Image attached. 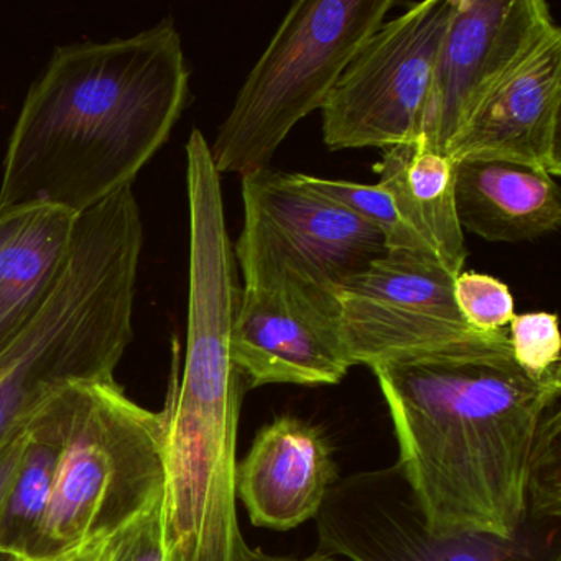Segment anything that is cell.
<instances>
[{"label":"cell","mask_w":561,"mask_h":561,"mask_svg":"<svg viewBox=\"0 0 561 561\" xmlns=\"http://www.w3.org/2000/svg\"><path fill=\"white\" fill-rule=\"evenodd\" d=\"M244 222L234 244L244 285L287 287L328 318L344 282L387 254L379 229L271 167L241 176Z\"/></svg>","instance_id":"cell-7"},{"label":"cell","mask_w":561,"mask_h":561,"mask_svg":"<svg viewBox=\"0 0 561 561\" xmlns=\"http://www.w3.org/2000/svg\"><path fill=\"white\" fill-rule=\"evenodd\" d=\"M455 275L425 259L387 252L333 290L330 318L354 366L481 336L459 313Z\"/></svg>","instance_id":"cell-9"},{"label":"cell","mask_w":561,"mask_h":561,"mask_svg":"<svg viewBox=\"0 0 561 561\" xmlns=\"http://www.w3.org/2000/svg\"><path fill=\"white\" fill-rule=\"evenodd\" d=\"M459 313L478 333L505 330L514 320V297L507 285L479 272H459L453 285Z\"/></svg>","instance_id":"cell-20"},{"label":"cell","mask_w":561,"mask_h":561,"mask_svg":"<svg viewBox=\"0 0 561 561\" xmlns=\"http://www.w3.org/2000/svg\"><path fill=\"white\" fill-rule=\"evenodd\" d=\"M78 215L55 206L28 209L0 249V354L50 295L70 251Z\"/></svg>","instance_id":"cell-16"},{"label":"cell","mask_w":561,"mask_h":561,"mask_svg":"<svg viewBox=\"0 0 561 561\" xmlns=\"http://www.w3.org/2000/svg\"><path fill=\"white\" fill-rule=\"evenodd\" d=\"M560 432L557 402L541 419L528 465L527 505L538 517H560Z\"/></svg>","instance_id":"cell-19"},{"label":"cell","mask_w":561,"mask_h":561,"mask_svg":"<svg viewBox=\"0 0 561 561\" xmlns=\"http://www.w3.org/2000/svg\"><path fill=\"white\" fill-rule=\"evenodd\" d=\"M104 540L88 541V543L80 545L67 553L58 554V557L50 558H12V561H98L101 550H103Z\"/></svg>","instance_id":"cell-25"},{"label":"cell","mask_w":561,"mask_h":561,"mask_svg":"<svg viewBox=\"0 0 561 561\" xmlns=\"http://www.w3.org/2000/svg\"><path fill=\"white\" fill-rule=\"evenodd\" d=\"M561 31L551 25L489 91L446 156L505 160L560 176Z\"/></svg>","instance_id":"cell-11"},{"label":"cell","mask_w":561,"mask_h":561,"mask_svg":"<svg viewBox=\"0 0 561 561\" xmlns=\"http://www.w3.org/2000/svg\"><path fill=\"white\" fill-rule=\"evenodd\" d=\"M455 206L462 231L489 242L537 241L561 225L557 180L505 160L455 162Z\"/></svg>","instance_id":"cell-14"},{"label":"cell","mask_w":561,"mask_h":561,"mask_svg":"<svg viewBox=\"0 0 561 561\" xmlns=\"http://www.w3.org/2000/svg\"><path fill=\"white\" fill-rule=\"evenodd\" d=\"M370 370L430 538L511 540L527 515L531 449L560 399L561 367L525 373L505 328Z\"/></svg>","instance_id":"cell-1"},{"label":"cell","mask_w":561,"mask_h":561,"mask_svg":"<svg viewBox=\"0 0 561 561\" xmlns=\"http://www.w3.org/2000/svg\"><path fill=\"white\" fill-rule=\"evenodd\" d=\"M27 213L28 209H4V211L0 209V249L22 225Z\"/></svg>","instance_id":"cell-26"},{"label":"cell","mask_w":561,"mask_h":561,"mask_svg":"<svg viewBox=\"0 0 561 561\" xmlns=\"http://www.w3.org/2000/svg\"><path fill=\"white\" fill-rule=\"evenodd\" d=\"M553 24L543 0H455L420 123V147L446 156L492 87Z\"/></svg>","instance_id":"cell-10"},{"label":"cell","mask_w":561,"mask_h":561,"mask_svg":"<svg viewBox=\"0 0 561 561\" xmlns=\"http://www.w3.org/2000/svg\"><path fill=\"white\" fill-rule=\"evenodd\" d=\"M48 402L58 461L34 558L111 537L165 491L162 412L130 400L116 379L77 380Z\"/></svg>","instance_id":"cell-5"},{"label":"cell","mask_w":561,"mask_h":561,"mask_svg":"<svg viewBox=\"0 0 561 561\" xmlns=\"http://www.w3.org/2000/svg\"><path fill=\"white\" fill-rule=\"evenodd\" d=\"M170 19L126 38L55 48L28 88L0 180V209L81 215L134 185L190 101Z\"/></svg>","instance_id":"cell-2"},{"label":"cell","mask_w":561,"mask_h":561,"mask_svg":"<svg viewBox=\"0 0 561 561\" xmlns=\"http://www.w3.org/2000/svg\"><path fill=\"white\" fill-rule=\"evenodd\" d=\"M295 175L298 182L311 192L340 203L344 208L351 209L354 215L379 229L380 234L386 239L387 252L412 255V257L425 259L442 265L433 249L400 218L392 196L382 186L377 183L363 185V183L346 182V180L320 179L307 173H295Z\"/></svg>","instance_id":"cell-18"},{"label":"cell","mask_w":561,"mask_h":561,"mask_svg":"<svg viewBox=\"0 0 561 561\" xmlns=\"http://www.w3.org/2000/svg\"><path fill=\"white\" fill-rule=\"evenodd\" d=\"M507 336L512 357L530 376L541 377L560 367L557 314L548 311L515 314L508 323Z\"/></svg>","instance_id":"cell-21"},{"label":"cell","mask_w":561,"mask_h":561,"mask_svg":"<svg viewBox=\"0 0 561 561\" xmlns=\"http://www.w3.org/2000/svg\"><path fill=\"white\" fill-rule=\"evenodd\" d=\"M188 324L163 416V537L173 561H261L239 527L238 432L245 380L232 359L241 301L234 244L218 205L190 209Z\"/></svg>","instance_id":"cell-3"},{"label":"cell","mask_w":561,"mask_h":561,"mask_svg":"<svg viewBox=\"0 0 561 561\" xmlns=\"http://www.w3.org/2000/svg\"><path fill=\"white\" fill-rule=\"evenodd\" d=\"M261 561H343L337 560V558L331 557V554L324 553H314L310 554V557L305 558H278V557H268V554L264 553V557L261 558Z\"/></svg>","instance_id":"cell-27"},{"label":"cell","mask_w":561,"mask_h":561,"mask_svg":"<svg viewBox=\"0 0 561 561\" xmlns=\"http://www.w3.org/2000/svg\"><path fill=\"white\" fill-rule=\"evenodd\" d=\"M25 443H27V430L24 428L0 451V508L4 504L5 495H8L9 488H11L12 481H14L19 465H21Z\"/></svg>","instance_id":"cell-24"},{"label":"cell","mask_w":561,"mask_h":561,"mask_svg":"<svg viewBox=\"0 0 561 561\" xmlns=\"http://www.w3.org/2000/svg\"><path fill=\"white\" fill-rule=\"evenodd\" d=\"M393 0H298L249 71L209 146L219 175L268 169L298 123L320 110Z\"/></svg>","instance_id":"cell-6"},{"label":"cell","mask_w":561,"mask_h":561,"mask_svg":"<svg viewBox=\"0 0 561 561\" xmlns=\"http://www.w3.org/2000/svg\"><path fill=\"white\" fill-rule=\"evenodd\" d=\"M374 172L400 218L433 249L443 267L455 277L462 272L468 251L456 215L455 162L412 142L382 150Z\"/></svg>","instance_id":"cell-15"},{"label":"cell","mask_w":561,"mask_h":561,"mask_svg":"<svg viewBox=\"0 0 561 561\" xmlns=\"http://www.w3.org/2000/svg\"><path fill=\"white\" fill-rule=\"evenodd\" d=\"M98 561H173L163 537L162 502L107 537Z\"/></svg>","instance_id":"cell-22"},{"label":"cell","mask_w":561,"mask_h":561,"mask_svg":"<svg viewBox=\"0 0 561 561\" xmlns=\"http://www.w3.org/2000/svg\"><path fill=\"white\" fill-rule=\"evenodd\" d=\"M453 4L416 2L367 37L321 107L328 149L387 150L419 140Z\"/></svg>","instance_id":"cell-8"},{"label":"cell","mask_w":561,"mask_h":561,"mask_svg":"<svg viewBox=\"0 0 561 561\" xmlns=\"http://www.w3.org/2000/svg\"><path fill=\"white\" fill-rule=\"evenodd\" d=\"M472 537L453 538L446 540L448 547H443V540H439L442 547L435 553H428L426 561H495L499 560L494 548H482L484 543L472 547L469 540Z\"/></svg>","instance_id":"cell-23"},{"label":"cell","mask_w":561,"mask_h":561,"mask_svg":"<svg viewBox=\"0 0 561 561\" xmlns=\"http://www.w3.org/2000/svg\"><path fill=\"white\" fill-rule=\"evenodd\" d=\"M232 359L248 389L336 386L353 367L331 318L305 295L274 285L242 287Z\"/></svg>","instance_id":"cell-12"},{"label":"cell","mask_w":561,"mask_h":561,"mask_svg":"<svg viewBox=\"0 0 561 561\" xmlns=\"http://www.w3.org/2000/svg\"><path fill=\"white\" fill-rule=\"evenodd\" d=\"M336 481L333 448L323 430L294 415L262 426L236 468V499L251 524L285 531L317 517Z\"/></svg>","instance_id":"cell-13"},{"label":"cell","mask_w":561,"mask_h":561,"mask_svg":"<svg viewBox=\"0 0 561 561\" xmlns=\"http://www.w3.org/2000/svg\"><path fill=\"white\" fill-rule=\"evenodd\" d=\"M0 561H12V558H9V557H0Z\"/></svg>","instance_id":"cell-28"},{"label":"cell","mask_w":561,"mask_h":561,"mask_svg":"<svg viewBox=\"0 0 561 561\" xmlns=\"http://www.w3.org/2000/svg\"><path fill=\"white\" fill-rule=\"evenodd\" d=\"M133 188L78 215L50 295L0 354V451L51 393L77 380L114 379L133 343L144 248Z\"/></svg>","instance_id":"cell-4"},{"label":"cell","mask_w":561,"mask_h":561,"mask_svg":"<svg viewBox=\"0 0 561 561\" xmlns=\"http://www.w3.org/2000/svg\"><path fill=\"white\" fill-rule=\"evenodd\" d=\"M48 399L25 425L24 455L0 508V557L34 558L37 550L58 461L57 422Z\"/></svg>","instance_id":"cell-17"}]
</instances>
